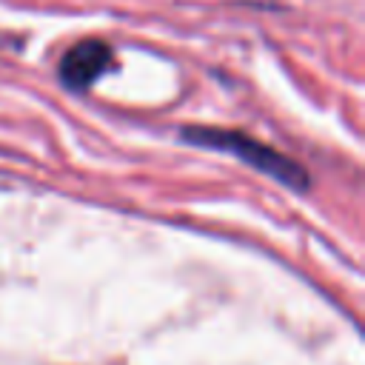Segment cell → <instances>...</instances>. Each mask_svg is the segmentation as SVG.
Listing matches in <instances>:
<instances>
[{"label": "cell", "instance_id": "6da1fadb", "mask_svg": "<svg viewBox=\"0 0 365 365\" xmlns=\"http://www.w3.org/2000/svg\"><path fill=\"white\" fill-rule=\"evenodd\" d=\"M182 134L191 143L211 145V148H220V151H231V154L242 157L245 163H251L254 168H259L262 174L277 177L285 185H294V188L308 185V174L294 160L282 157L279 151H274L271 145H265L254 137H245V134H237V131H220V128H185Z\"/></svg>", "mask_w": 365, "mask_h": 365}, {"label": "cell", "instance_id": "7a4b0ae2", "mask_svg": "<svg viewBox=\"0 0 365 365\" xmlns=\"http://www.w3.org/2000/svg\"><path fill=\"white\" fill-rule=\"evenodd\" d=\"M111 60V48L100 40H83L74 48H68L60 60V80L71 88V91H83L88 88L103 68Z\"/></svg>", "mask_w": 365, "mask_h": 365}]
</instances>
